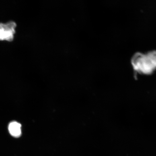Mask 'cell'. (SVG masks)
I'll list each match as a JSON object with an SVG mask.
<instances>
[{
  "label": "cell",
  "mask_w": 156,
  "mask_h": 156,
  "mask_svg": "<svg viewBox=\"0 0 156 156\" xmlns=\"http://www.w3.org/2000/svg\"><path fill=\"white\" fill-rule=\"evenodd\" d=\"M21 125L17 122H13L10 123L9 126V133L15 137H19L21 134Z\"/></svg>",
  "instance_id": "cell-3"
},
{
  "label": "cell",
  "mask_w": 156,
  "mask_h": 156,
  "mask_svg": "<svg viewBox=\"0 0 156 156\" xmlns=\"http://www.w3.org/2000/svg\"><path fill=\"white\" fill-rule=\"evenodd\" d=\"M131 63L134 69L138 73L151 74L156 69V51L145 54L136 53L133 56Z\"/></svg>",
  "instance_id": "cell-1"
},
{
  "label": "cell",
  "mask_w": 156,
  "mask_h": 156,
  "mask_svg": "<svg viewBox=\"0 0 156 156\" xmlns=\"http://www.w3.org/2000/svg\"><path fill=\"white\" fill-rule=\"evenodd\" d=\"M16 26V24L13 21H10L6 24L0 23V40L12 41Z\"/></svg>",
  "instance_id": "cell-2"
}]
</instances>
